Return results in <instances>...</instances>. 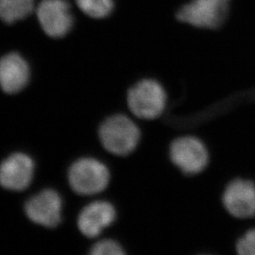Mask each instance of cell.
I'll list each match as a JSON object with an SVG mask.
<instances>
[{"label": "cell", "mask_w": 255, "mask_h": 255, "mask_svg": "<svg viewBox=\"0 0 255 255\" xmlns=\"http://www.w3.org/2000/svg\"><path fill=\"white\" fill-rule=\"evenodd\" d=\"M126 104L131 115L146 122L164 119L169 109V94L164 83L155 77H143L126 91Z\"/></svg>", "instance_id": "1"}, {"label": "cell", "mask_w": 255, "mask_h": 255, "mask_svg": "<svg viewBox=\"0 0 255 255\" xmlns=\"http://www.w3.org/2000/svg\"><path fill=\"white\" fill-rule=\"evenodd\" d=\"M142 131L136 121L124 114H116L105 119L100 128L103 147L117 156H127L136 149Z\"/></svg>", "instance_id": "2"}, {"label": "cell", "mask_w": 255, "mask_h": 255, "mask_svg": "<svg viewBox=\"0 0 255 255\" xmlns=\"http://www.w3.org/2000/svg\"><path fill=\"white\" fill-rule=\"evenodd\" d=\"M231 4L232 0H188L178 9L176 17L195 28L216 30L226 23Z\"/></svg>", "instance_id": "3"}, {"label": "cell", "mask_w": 255, "mask_h": 255, "mask_svg": "<svg viewBox=\"0 0 255 255\" xmlns=\"http://www.w3.org/2000/svg\"><path fill=\"white\" fill-rule=\"evenodd\" d=\"M172 164L185 175H198L209 164V151L200 137L182 134L174 138L169 146Z\"/></svg>", "instance_id": "4"}, {"label": "cell", "mask_w": 255, "mask_h": 255, "mask_svg": "<svg viewBox=\"0 0 255 255\" xmlns=\"http://www.w3.org/2000/svg\"><path fill=\"white\" fill-rule=\"evenodd\" d=\"M71 188L77 194L89 196L103 191L109 184L110 173L105 164L93 158L75 162L68 172Z\"/></svg>", "instance_id": "5"}, {"label": "cell", "mask_w": 255, "mask_h": 255, "mask_svg": "<svg viewBox=\"0 0 255 255\" xmlns=\"http://www.w3.org/2000/svg\"><path fill=\"white\" fill-rule=\"evenodd\" d=\"M222 203L231 216L239 219L255 217V182L236 179L228 183L222 195Z\"/></svg>", "instance_id": "6"}, {"label": "cell", "mask_w": 255, "mask_h": 255, "mask_svg": "<svg viewBox=\"0 0 255 255\" xmlns=\"http://www.w3.org/2000/svg\"><path fill=\"white\" fill-rule=\"evenodd\" d=\"M37 17L46 35L65 36L73 26V17L65 0H44L37 9Z\"/></svg>", "instance_id": "7"}, {"label": "cell", "mask_w": 255, "mask_h": 255, "mask_svg": "<svg viewBox=\"0 0 255 255\" xmlns=\"http://www.w3.org/2000/svg\"><path fill=\"white\" fill-rule=\"evenodd\" d=\"M63 202L60 195L51 189L39 192L25 206L28 219L44 227H56L62 219Z\"/></svg>", "instance_id": "8"}, {"label": "cell", "mask_w": 255, "mask_h": 255, "mask_svg": "<svg viewBox=\"0 0 255 255\" xmlns=\"http://www.w3.org/2000/svg\"><path fill=\"white\" fill-rule=\"evenodd\" d=\"M34 163L23 153L10 155L0 164V185L11 191H22L33 179Z\"/></svg>", "instance_id": "9"}, {"label": "cell", "mask_w": 255, "mask_h": 255, "mask_svg": "<svg viewBox=\"0 0 255 255\" xmlns=\"http://www.w3.org/2000/svg\"><path fill=\"white\" fill-rule=\"evenodd\" d=\"M116 217L115 207L110 202L94 201L82 209L78 219V227L83 236L93 238L109 227Z\"/></svg>", "instance_id": "10"}, {"label": "cell", "mask_w": 255, "mask_h": 255, "mask_svg": "<svg viewBox=\"0 0 255 255\" xmlns=\"http://www.w3.org/2000/svg\"><path fill=\"white\" fill-rule=\"evenodd\" d=\"M29 81V67L18 53H9L0 59V87L7 94L23 90Z\"/></svg>", "instance_id": "11"}, {"label": "cell", "mask_w": 255, "mask_h": 255, "mask_svg": "<svg viewBox=\"0 0 255 255\" xmlns=\"http://www.w3.org/2000/svg\"><path fill=\"white\" fill-rule=\"evenodd\" d=\"M34 6V0H0V19L13 24L27 17Z\"/></svg>", "instance_id": "12"}, {"label": "cell", "mask_w": 255, "mask_h": 255, "mask_svg": "<svg viewBox=\"0 0 255 255\" xmlns=\"http://www.w3.org/2000/svg\"><path fill=\"white\" fill-rule=\"evenodd\" d=\"M76 3L92 18H106L115 9V0H76Z\"/></svg>", "instance_id": "13"}, {"label": "cell", "mask_w": 255, "mask_h": 255, "mask_svg": "<svg viewBox=\"0 0 255 255\" xmlns=\"http://www.w3.org/2000/svg\"><path fill=\"white\" fill-rule=\"evenodd\" d=\"M88 255H126L123 248L113 239H104L92 247Z\"/></svg>", "instance_id": "14"}, {"label": "cell", "mask_w": 255, "mask_h": 255, "mask_svg": "<svg viewBox=\"0 0 255 255\" xmlns=\"http://www.w3.org/2000/svg\"><path fill=\"white\" fill-rule=\"evenodd\" d=\"M237 255H255V229H251L238 239Z\"/></svg>", "instance_id": "15"}]
</instances>
